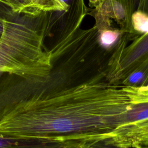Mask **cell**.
Masks as SVG:
<instances>
[{"label": "cell", "instance_id": "cell-1", "mask_svg": "<svg viewBox=\"0 0 148 148\" xmlns=\"http://www.w3.org/2000/svg\"><path fill=\"white\" fill-rule=\"evenodd\" d=\"M28 84L0 92V134L86 148L112 138L146 101L134 87L90 83L73 87Z\"/></svg>", "mask_w": 148, "mask_h": 148}, {"label": "cell", "instance_id": "cell-2", "mask_svg": "<svg viewBox=\"0 0 148 148\" xmlns=\"http://www.w3.org/2000/svg\"><path fill=\"white\" fill-rule=\"evenodd\" d=\"M43 35L31 24L5 19L0 37V77L15 75L29 84L49 81L50 55L43 48Z\"/></svg>", "mask_w": 148, "mask_h": 148}, {"label": "cell", "instance_id": "cell-3", "mask_svg": "<svg viewBox=\"0 0 148 148\" xmlns=\"http://www.w3.org/2000/svg\"><path fill=\"white\" fill-rule=\"evenodd\" d=\"M112 140L122 148L148 146V118L120 127L114 132Z\"/></svg>", "mask_w": 148, "mask_h": 148}, {"label": "cell", "instance_id": "cell-4", "mask_svg": "<svg viewBox=\"0 0 148 148\" xmlns=\"http://www.w3.org/2000/svg\"><path fill=\"white\" fill-rule=\"evenodd\" d=\"M0 148H61L48 140L10 137L0 134Z\"/></svg>", "mask_w": 148, "mask_h": 148}, {"label": "cell", "instance_id": "cell-5", "mask_svg": "<svg viewBox=\"0 0 148 148\" xmlns=\"http://www.w3.org/2000/svg\"><path fill=\"white\" fill-rule=\"evenodd\" d=\"M1 3L9 8L14 13L18 14L36 16L40 13L32 0H1Z\"/></svg>", "mask_w": 148, "mask_h": 148}, {"label": "cell", "instance_id": "cell-6", "mask_svg": "<svg viewBox=\"0 0 148 148\" xmlns=\"http://www.w3.org/2000/svg\"><path fill=\"white\" fill-rule=\"evenodd\" d=\"M32 1L40 13L43 12L61 10L65 7L59 0H32Z\"/></svg>", "mask_w": 148, "mask_h": 148}, {"label": "cell", "instance_id": "cell-7", "mask_svg": "<svg viewBox=\"0 0 148 148\" xmlns=\"http://www.w3.org/2000/svg\"><path fill=\"white\" fill-rule=\"evenodd\" d=\"M148 52V35L142 40L138 45L136 46L132 52L128 55L125 63L129 65L136 60L140 57Z\"/></svg>", "mask_w": 148, "mask_h": 148}, {"label": "cell", "instance_id": "cell-8", "mask_svg": "<svg viewBox=\"0 0 148 148\" xmlns=\"http://www.w3.org/2000/svg\"><path fill=\"white\" fill-rule=\"evenodd\" d=\"M132 21L135 29L143 33H148V16L145 13L137 12L132 16Z\"/></svg>", "mask_w": 148, "mask_h": 148}, {"label": "cell", "instance_id": "cell-9", "mask_svg": "<svg viewBox=\"0 0 148 148\" xmlns=\"http://www.w3.org/2000/svg\"><path fill=\"white\" fill-rule=\"evenodd\" d=\"M118 36L119 34L116 31H106L102 34L100 37L101 43L105 47H108L114 43Z\"/></svg>", "mask_w": 148, "mask_h": 148}, {"label": "cell", "instance_id": "cell-10", "mask_svg": "<svg viewBox=\"0 0 148 148\" xmlns=\"http://www.w3.org/2000/svg\"><path fill=\"white\" fill-rule=\"evenodd\" d=\"M86 148H122L117 145L112 138L102 139L96 142Z\"/></svg>", "mask_w": 148, "mask_h": 148}, {"label": "cell", "instance_id": "cell-11", "mask_svg": "<svg viewBox=\"0 0 148 148\" xmlns=\"http://www.w3.org/2000/svg\"><path fill=\"white\" fill-rule=\"evenodd\" d=\"M113 10L115 15L119 18H121L124 15V10L120 3L119 2L113 3Z\"/></svg>", "mask_w": 148, "mask_h": 148}, {"label": "cell", "instance_id": "cell-12", "mask_svg": "<svg viewBox=\"0 0 148 148\" xmlns=\"http://www.w3.org/2000/svg\"><path fill=\"white\" fill-rule=\"evenodd\" d=\"M143 75L141 72H138L133 73L129 78V81L131 83H136L142 80Z\"/></svg>", "mask_w": 148, "mask_h": 148}, {"label": "cell", "instance_id": "cell-13", "mask_svg": "<svg viewBox=\"0 0 148 148\" xmlns=\"http://www.w3.org/2000/svg\"><path fill=\"white\" fill-rule=\"evenodd\" d=\"M5 19H6L5 18H3L0 16V37L1 36V35L3 32V29H4V27H5Z\"/></svg>", "mask_w": 148, "mask_h": 148}, {"label": "cell", "instance_id": "cell-14", "mask_svg": "<svg viewBox=\"0 0 148 148\" xmlns=\"http://www.w3.org/2000/svg\"><path fill=\"white\" fill-rule=\"evenodd\" d=\"M137 148H148V146H143V147H137Z\"/></svg>", "mask_w": 148, "mask_h": 148}, {"label": "cell", "instance_id": "cell-15", "mask_svg": "<svg viewBox=\"0 0 148 148\" xmlns=\"http://www.w3.org/2000/svg\"><path fill=\"white\" fill-rule=\"evenodd\" d=\"M0 3H1V0H0Z\"/></svg>", "mask_w": 148, "mask_h": 148}]
</instances>
